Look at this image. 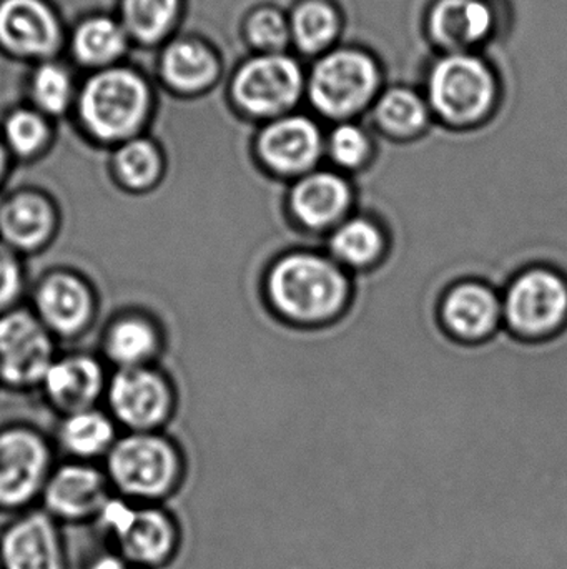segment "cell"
Returning <instances> with one entry per match:
<instances>
[{
	"label": "cell",
	"mask_w": 567,
	"mask_h": 569,
	"mask_svg": "<svg viewBox=\"0 0 567 569\" xmlns=\"http://www.w3.org/2000/svg\"><path fill=\"white\" fill-rule=\"evenodd\" d=\"M352 272L328 253H288L270 267L265 297L290 323L318 327L342 317L352 298Z\"/></svg>",
	"instance_id": "6da1fadb"
},
{
	"label": "cell",
	"mask_w": 567,
	"mask_h": 569,
	"mask_svg": "<svg viewBox=\"0 0 567 569\" xmlns=\"http://www.w3.org/2000/svg\"><path fill=\"white\" fill-rule=\"evenodd\" d=\"M495 76L485 60L469 53L443 57L428 77V100L442 123L472 129L492 116L496 102Z\"/></svg>",
	"instance_id": "7a4b0ae2"
},
{
	"label": "cell",
	"mask_w": 567,
	"mask_h": 569,
	"mask_svg": "<svg viewBox=\"0 0 567 569\" xmlns=\"http://www.w3.org/2000/svg\"><path fill=\"white\" fill-rule=\"evenodd\" d=\"M107 473L122 493L155 500L175 487L180 458L155 431H130L117 438L107 453Z\"/></svg>",
	"instance_id": "3957f363"
},
{
	"label": "cell",
	"mask_w": 567,
	"mask_h": 569,
	"mask_svg": "<svg viewBox=\"0 0 567 569\" xmlns=\"http://www.w3.org/2000/svg\"><path fill=\"white\" fill-rule=\"evenodd\" d=\"M379 86V69L368 53L340 49L313 67L308 97L316 112L326 119L345 120L362 112Z\"/></svg>",
	"instance_id": "277c9868"
},
{
	"label": "cell",
	"mask_w": 567,
	"mask_h": 569,
	"mask_svg": "<svg viewBox=\"0 0 567 569\" xmlns=\"http://www.w3.org/2000/svg\"><path fill=\"white\" fill-rule=\"evenodd\" d=\"M503 323L526 340L551 337L567 323V280L548 267H531L503 290Z\"/></svg>",
	"instance_id": "5b68a950"
},
{
	"label": "cell",
	"mask_w": 567,
	"mask_h": 569,
	"mask_svg": "<svg viewBox=\"0 0 567 569\" xmlns=\"http://www.w3.org/2000/svg\"><path fill=\"white\" fill-rule=\"evenodd\" d=\"M146 103V89L139 77L126 70H110L87 83L80 116L95 139L126 142L145 120Z\"/></svg>",
	"instance_id": "8992f818"
},
{
	"label": "cell",
	"mask_w": 567,
	"mask_h": 569,
	"mask_svg": "<svg viewBox=\"0 0 567 569\" xmlns=\"http://www.w3.org/2000/svg\"><path fill=\"white\" fill-rule=\"evenodd\" d=\"M303 89L305 76L295 59L266 53L240 69L233 82V97L249 116L279 119L298 103Z\"/></svg>",
	"instance_id": "52a82bcc"
},
{
	"label": "cell",
	"mask_w": 567,
	"mask_h": 569,
	"mask_svg": "<svg viewBox=\"0 0 567 569\" xmlns=\"http://www.w3.org/2000/svg\"><path fill=\"white\" fill-rule=\"evenodd\" d=\"M53 360L52 333L36 313L13 308L0 315V383L40 387Z\"/></svg>",
	"instance_id": "ba28073f"
},
{
	"label": "cell",
	"mask_w": 567,
	"mask_h": 569,
	"mask_svg": "<svg viewBox=\"0 0 567 569\" xmlns=\"http://www.w3.org/2000/svg\"><path fill=\"white\" fill-rule=\"evenodd\" d=\"M105 397L113 420L130 431H156L172 417V385L150 365L119 368L107 383Z\"/></svg>",
	"instance_id": "9c48e42d"
},
{
	"label": "cell",
	"mask_w": 567,
	"mask_h": 569,
	"mask_svg": "<svg viewBox=\"0 0 567 569\" xmlns=\"http://www.w3.org/2000/svg\"><path fill=\"white\" fill-rule=\"evenodd\" d=\"M325 147L318 123L302 113L279 117L255 139L259 162L273 176L290 180L318 169Z\"/></svg>",
	"instance_id": "30bf717a"
},
{
	"label": "cell",
	"mask_w": 567,
	"mask_h": 569,
	"mask_svg": "<svg viewBox=\"0 0 567 569\" xmlns=\"http://www.w3.org/2000/svg\"><path fill=\"white\" fill-rule=\"evenodd\" d=\"M50 461L42 435L26 427L0 431V507H22L43 491Z\"/></svg>",
	"instance_id": "8fae6325"
},
{
	"label": "cell",
	"mask_w": 567,
	"mask_h": 569,
	"mask_svg": "<svg viewBox=\"0 0 567 569\" xmlns=\"http://www.w3.org/2000/svg\"><path fill=\"white\" fill-rule=\"evenodd\" d=\"M355 190L348 173L318 167L293 179L288 210L298 226L315 233H328L352 216Z\"/></svg>",
	"instance_id": "7c38bea8"
},
{
	"label": "cell",
	"mask_w": 567,
	"mask_h": 569,
	"mask_svg": "<svg viewBox=\"0 0 567 569\" xmlns=\"http://www.w3.org/2000/svg\"><path fill=\"white\" fill-rule=\"evenodd\" d=\"M100 515L119 540L123 557L132 563L155 567L172 553L175 528L163 511L133 510L123 501L109 500Z\"/></svg>",
	"instance_id": "4fadbf2b"
},
{
	"label": "cell",
	"mask_w": 567,
	"mask_h": 569,
	"mask_svg": "<svg viewBox=\"0 0 567 569\" xmlns=\"http://www.w3.org/2000/svg\"><path fill=\"white\" fill-rule=\"evenodd\" d=\"M439 318L456 340H488L503 327L502 293L478 280L455 283L443 297Z\"/></svg>",
	"instance_id": "5bb4252c"
},
{
	"label": "cell",
	"mask_w": 567,
	"mask_h": 569,
	"mask_svg": "<svg viewBox=\"0 0 567 569\" xmlns=\"http://www.w3.org/2000/svg\"><path fill=\"white\" fill-rule=\"evenodd\" d=\"M33 305L43 327L59 337L82 333L95 315L92 287L82 277L67 270L43 277L37 284Z\"/></svg>",
	"instance_id": "9a60e30c"
},
{
	"label": "cell",
	"mask_w": 567,
	"mask_h": 569,
	"mask_svg": "<svg viewBox=\"0 0 567 569\" xmlns=\"http://www.w3.org/2000/svg\"><path fill=\"white\" fill-rule=\"evenodd\" d=\"M105 370L95 357L85 353L55 358L43 375V393L65 415L95 407L107 390Z\"/></svg>",
	"instance_id": "2e32d148"
},
{
	"label": "cell",
	"mask_w": 567,
	"mask_h": 569,
	"mask_svg": "<svg viewBox=\"0 0 567 569\" xmlns=\"http://www.w3.org/2000/svg\"><path fill=\"white\" fill-rule=\"evenodd\" d=\"M59 217L52 200L36 190H20L0 206V242L19 252H37L52 240Z\"/></svg>",
	"instance_id": "e0dca14e"
},
{
	"label": "cell",
	"mask_w": 567,
	"mask_h": 569,
	"mask_svg": "<svg viewBox=\"0 0 567 569\" xmlns=\"http://www.w3.org/2000/svg\"><path fill=\"white\" fill-rule=\"evenodd\" d=\"M107 501L105 477L85 463L63 465L43 487L47 510L69 520L100 513Z\"/></svg>",
	"instance_id": "ac0fdd59"
},
{
	"label": "cell",
	"mask_w": 567,
	"mask_h": 569,
	"mask_svg": "<svg viewBox=\"0 0 567 569\" xmlns=\"http://www.w3.org/2000/svg\"><path fill=\"white\" fill-rule=\"evenodd\" d=\"M0 563L3 569H65L52 520L32 513L12 525L0 541Z\"/></svg>",
	"instance_id": "d6986e66"
},
{
	"label": "cell",
	"mask_w": 567,
	"mask_h": 569,
	"mask_svg": "<svg viewBox=\"0 0 567 569\" xmlns=\"http://www.w3.org/2000/svg\"><path fill=\"white\" fill-rule=\"evenodd\" d=\"M493 27L495 12L486 0H438L429 10V36L453 53L478 46Z\"/></svg>",
	"instance_id": "ffe728a7"
},
{
	"label": "cell",
	"mask_w": 567,
	"mask_h": 569,
	"mask_svg": "<svg viewBox=\"0 0 567 569\" xmlns=\"http://www.w3.org/2000/svg\"><path fill=\"white\" fill-rule=\"evenodd\" d=\"M59 39L52 12L39 0H6L0 6V40L26 56H42Z\"/></svg>",
	"instance_id": "44dd1931"
},
{
	"label": "cell",
	"mask_w": 567,
	"mask_h": 569,
	"mask_svg": "<svg viewBox=\"0 0 567 569\" xmlns=\"http://www.w3.org/2000/svg\"><path fill=\"white\" fill-rule=\"evenodd\" d=\"M388 236L382 223L363 213H352L328 232L326 253L350 272L369 269L385 259Z\"/></svg>",
	"instance_id": "7402d4cb"
},
{
	"label": "cell",
	"mask_w": 567,
	"mask_h": 569,
	"mask_svg": "<svg viewBox=\"0 0 567 569\" xmlns=\"http://www.w3.org/2000/svg\"><path fill=\"white\" fill-rule=\"evenodd\" d=\"M160 343L159 327L142 313L117 317L103 335V351L117 368L149 367Z\"/></svg>",
	"instance_id": "603a6c76"
},
{
	"label": "cell",
	"mask_w": 567,
	"mask_h": 569,
	"mask_svg": "<svg viewBox=\"0 0 567 569\" xmlns=\"http://www.w3.org/2000/svg\"><path fill=\"white\" fill-rule=\"evenodd\" d=\"M117 438L115 420L97 408L67 415L59 430L62 447L80 460L109 453Z\"/></svg>",
	"instance_id": "cb8c5ba5"
},
{
	"label": "cell",
	"mask_w": 567,
	"mask_h": 569,
	"mask_svg": "<svg viewBox=\"0 0 567 569\" xmlns=\"http://www.w3.org/2000/svg\"><path fill=\"white\" fill-rule=\"evenodd\" d=\"M375 122L392 139H415L428 129V107L413 90L395 87L376 103Z\"/></svg>",
	"instance_id": "d4e9b609"
},
{
	"label": "cell",
	"mask_w": 567,
	"mask_h": 569,
	"mask_svg": "<svg viewBox=\"0 0 567 569\" xmlns=\"http://www.w3.org/2000/svg\"><path fill=\"white\" fill-rule=\"evenodd\" d=\"M113 172L130 192H145L162 179V153L150 140H126L113 157Z\"/></svg>",
	"instance_id": "484cf974"
},
{
	"label": "cell",
	"mask_w": 567,
	"mask_h": 569,
	"mask_svg": "<svg viewBox=\"0 0 567 569\" xmlns=\"http://www.w3.org/2000/svg\"><path fill=\"white\" fill-rule=\"evenodd\" d=\"M340 17L335 7L325 0H306L292 13L293 40L302 52L318 53L338 36Z\"/></svg>",
	"instance_id": "4316f807"
},
{
	"label": "cell",
	"mask_w": 567,
	"mask_h": 569,
	"mask_svg": "<svg viewBox=\"0 0 567 569\" xmlns=\"http://www.w3.org/2000/svg\"><path fill=\"white\" fill-rule=\"evenodd\" d=\"M166 80L176 89L199 90L216 77V60L199 43L182 42L170 47L163 60Z\"/></svg>",
	"instance_id": "83f0119b"
},
{
	"label": "cell",
	"mask_w": 567,
	"mask_h": 569,
	"mask_svg": "<svg viewBox=\"0 0 567 569\" xmlns=\"http://www.w3.org/2000/svg\"><path fill=\"white\" fill-rule=\"evenodd\" d=\"M373 150L372 133L358 123L340 122L326 139L325 152L340 172L362 170L372 159Z\"/></svg>",
	"instance_id": "f1b7e54d"
},
{
	"label": "cell",
	"mask_w": 567,
	"mask_h": 569,
	"mask_svg": "<svg viewBox=\"0 0 567 569\" xmlns=\"http://www.w3.org/2000/svg\"><path fill=\"white\" fill-rule=\"evenodd\" d=\"M123 47L125 36L112 20H90L75 36L77 56L87 63L109 62L122 53Z\"/></svg>",
	"instance_id": "f546056e"
},
{
	"label": "cell",
	"mask_w": 567,
	"mask_h": 569,
	"mask_svg": "<svg viewBox=\"0 0 567 569\" xmlns=\"http://www.w3.org/2000/svg\"><path fill=\"white\" fill-rule=\"evenodd\" d=\"M176 0H125L123 16L133 36L140 40L159 39L169 29L175 16Z\"/></svg>",
	"instance_id": "4dcf8cb0"
},
{
	"label": "cell",
	"mask_w": 567,
	"mask_h": 569,
	"mask_svg": "<svg viewBox=\"0 0 567 569\" xmlns=\"http://www.w3.org/2000/svg\"><path fill=\"white\" fill-rule=\"evenodd\" d=\"M47 137H49V130H47L45 122L29 110H20L7 120V146L17 156H36L45 146Z\"/></svg>",
	"instance_id": "1f68e13d"
},
{
	"label": "cell",
	"mask_w": 567,
	"mask_h": 569,
	"mask_svg": "<svg viewBox=\"0 0 567 569\" xmlns=\"http://www.w3.org/2000/svg\"><path fill=\"white\" fill-rule=\"evenodd\" d=\"M292 30L282 12L275 9H262L253 13L249 22L250 42L256 49L269 53H280L288 43Z\"/></svg>",
	"instance_id": "d6a6232c"
},
{
	"label": "cell",
	"mask_w": 567,
	"mask_h": 569,
	"mask_svg": "<svg viewBox=\"0 0 567 569\" xmlns=\"http://www.w3.org/2000/svg\"><path fill=\"white\" fill-rule=\"evenodd\" d=\"M33 97L45 112L60 113L69 103L70 80L65 70L57 66H43L33 79Z\"/></svg>",
	"instance_id": "836d02e7"
},
{
	"label": "cell",
	"mask_w": 567,
	"mask_h": 569,
	"mask_svg": "<svg viewBox=\"0 0 567 569\" xmlns=\"http://www.w3.org/2000/svg\"><path fill=\"white\" fill-rule=\"evenodd\" d=\"M23 266L19 253L0 242V315L13 310L23 291Z\"/></svg>",
	"instance_id": "e575fe53"
},
{
	"label": "cell",
	"mask_w": 567,
	"mask_h": 569,
	"mask_svg": "<svg viewBox=\"0 0 567 569\" xmlns=\"http://www.w3.org/2000/svg\"><path fill=\"white\" fill-rule=\"evenodd\" d=\"M92 569H129L122 561L115 560V558H103Z\"/></svg>",
	"instance_id": "d590c367"
},
{
	"label": "cell",
	"mask_w": 567,
	"mask_h": 569,
	"mask_svg": "<svg viewBox=\"0 0 567 569\" xmlns=\"http://www.w3.org/2000/svg\"><path fill=\"white\" fill-rule=\"evenodd\" d=\"M7 166H9V160H7V152L6 149H3L2 143H0V183L3 182V177H6Z\"/></svg>",
	"instance_id": "8d00e7d4"
},
{
	"label": "cell",
	"mask_w": 567,
	"mask_h": 569,
	"mask_svg": "<svg viewBox=\"0 0 567 569\" xmlns=\"http://www.w3.org/2000/svg\"><path fill=\"white\" fill-rule=\"evenodd\" d=\"M0 206H2V199H0Z\"/></svg>",
	"instance_id": "74e56055"
},
{
	"label": "cell",
	"mask_w": 567,
	"mask_h": 569,
	"mask_svg": "<svg viewBox=\"0 0 567 569\" xmlns=\"http://www.w3.org/2000/svg\"><path fill=\"white\" fill-rule=\"evenodd\" d=\"M0 568H2V563H0Z\"/></svg>",
	"instance_id": "f35d334b"
}]
</instances>
